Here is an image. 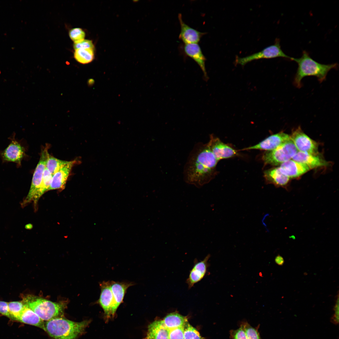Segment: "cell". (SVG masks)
Masks as SVG:
<instances>
[{
  "mask_svg": "<svg viewBox=\"0 0 339 339\" xmlns=\"http://www.w3.org/2000/svg\"><path fill=\"white\" fill-rule=\"evenodd\" d=\"M218 162L207 143H196L184 167L185 181L198 187L207 183L214 176Z\"/></svg>",
  "mask_w": 339,
  "mask_h": 339,
  "instance_id": "6da1fadb",
  "label": "cell"
},
{
  "mask_svg": "<svg viewBox=\"0 0 339 339\" xmlns=\"http://www.w3.org/2000/svg\"><path fill=\"white\" fill-rule=\"evenodd\" d=\"M296 62L298 67L294 77L293 83L297 88L302 86V80L305 77L313 76L316 77L320 82L325 80L328 72L331 69H336L338 65L337 63L323 64L313 59L309 53L304 51L302 55L299 58L292 57L291 60Z\"/></svg>",
  "mask_w": 339,
  "mask_h": 339,
  "instance_id": "7a4b0ae2",
  "label": "cell"
},
{
  "mask_svg": "<svg viewBox=\"0 0 339 339\" xmlns=\"http://www.w3.org/2000/svg\"><path fill=\"white\" fill-rule=\"evenodd\" d=\"M90 322L88 320L77 322L57 318L45 322V331L52 339H77Z\"/></svg>",
  "mask_w": 339,
  "mask_h": 339,
  "instance_id": "3957f363",
  "label": "cell"
},
{
  "mask_svg": "<svg viewBox=\"0 0 339 339\" xmlns=\"http://www.w3.org/2000/svg\"><path fill=\"white\" fill-rule=\"evenodd\" d=\"M22 301L43 321L63 317L66 306L62 302H54L32 295L22 296Z\"/></svg>",
  "mask_w": 339,
  "mask_h": 339,
  "instance_id": "277c9868",
  "label": "cell"
},
{
  "mask_svg": "<svg viewBox=\"0 0 339 339\" xmlns=\"http://www.w3.org/2000/svg\"><path fill=\"white\" fill-rule=\"evenodd\" d=\"M48 153L47 148H45L41 152L40 160L33 175L29 192L22 203V206L23 207L33 202L35 209L38 201L42 196L41 190Z\"/></svg>",
  "mask_w": 339,
  "mask_h": 339,
  "instance_id": "5b68a950",
  "label": "cell"
},
{
  "mask_svg": "<svg viewBox=\"0 0 339 339\" xmlns=\"http://www.w3.org/2000/svg\"><path fill=\"white\" fill-rule=\"evenodd\" d=\"M298 151L291 139L275 149L266 151L262 158L266 164L277 165L292 159Z\"/></svg>",
  "mask_w": 339,
  "mask_h": 339,
  "instance_id": "8992f818",
  "label": "cell"
},
{
  "mask_svg": "<svg viewBox=\"0 0 339 339\" xmlns=\"http://www.w3.org/2000/svg\"><path fill=\"white\" fill-rule=\"evenodd\" d=\"M277 57H282L290 60L292 57L286 54L282 51L280 44V40L278 38L276 39L274 44L268 46L260 51L243 57L237 56L235 62L236 64L243 66L255 60Z\"/></svg>",
  "mask_w": 339,
  "mask_h": 339,
  "instance_id": "52a82bcc",
  "label": "cell"
},
{
  "mask_svg": "<svg viewBox=\"0 0 339 339\" xmlns=\"http://www.w3.org/2000/svg\"><path fill=\"white\" fill-rule=\"evenodd\" d=\"M290 136L298 151L317 155V143L304 133L300 126L293 131Z\"/></svg>",
  "mask_w": 339,
  "mask_h": 339,
  "instance_id": "ba28073f",
  "label": "cell"
},
{
  "mask_svg": "<svg viewBox=\"0 0 339 339\" xmlns=\"http://www.w3.org/2000/svg\"><path fill=\"white\" fill-rule=\"evenodd\" d=\"M100 285L101 293L97 303L103 309L105 319L108 320L114 316L116 311L110 288V281H103Z\"/></svg>",
  "mask_w": 339,
  "mask_h": 339,
  "instance_id": "9c48e42d",
  "label": "cell"
},
{
  "mask_svg": "<svg viewBox=\"0 0 339 339\" xmlns=\"http://www.w3.org/2000/svg\"><path fill=\"white\" fill-rule=\"evenodd\" d=\"M207 143L218 161L232 158L237 154L236 150L212 135L210 136L209 141Z\"/></svg>",
  "mask_w": 339,
  "mask_h": 339,
  "instance_id": "30bf717a",
  "label": "cell"
},
{
  "mask_svg": "<svg viewBox=\"0 0 339 339\" xmlns=\"http://www.w3.org/2000/svg\"><path fill=\"white\" fill-rule=\"evenodd\" d=\"M290 139V136L281 132L271 135L258 144L243 150L259 149L270 151L275 149Z\"/></svg>",
  "mask_w": 339,
  "mask_h": 339,
  "instance_id": "8fae6325",
  "label": "cell"
},
{
  "mask_svg": "<svg viewBox=\"0 0 339 339\" xmlns=\"http://www.w3.org/2000/svg\"><path fill=\"white\" fill-rule=\"evenodd\" d=\"M11 140L10 143L1 153L2 158L3 161L13 162L20 166L25 155L24 148L14 137Z\"/></svg>",
  "mask_w": 339,
  "mask_h": 339,
  "instance_id": "7c38bea8",
  "label": "cell"
},
{
  "mask_svg": "<svg viewBox=\"0 0 339 339\" xmlns=\"http://www.w3.org/2000/svg\"><path fill=\"white\" fill-rule=\"evenodd\" d=\"M180 30L179 38L185 44H198L202 37L206 33L200 32L190 27L183 21L181 13L178 14Z\"/></svg>",
  "mask_w": 339,
  "mask_h": 339,
  "instance_id": "4fadbf2b",
  "label": "cell"
},
{
  "mask_svg": "<svg viewBox=\"0 0 339 339\" xmlns=\"http://www.w3.org/2000/svg\"><path fill=\"white\" fill-rule=\"evenodd\" d=\"M76 163V160L69 162L61 167L52 176L49 191L55 189L63 190L72 168Z\"/></svg>",
  "mask_w": 339,
  "mask_h": 339,
  "instance_id": "5bb4252c",
  "label": "cell"
},
{
  "mask_svg": "<svg viewBox=\"0 0 339 339\" xmlns=\"http://www.w3.org/2000/svg\"><path fill=\"white\" fill-rule=\"evenodd\" d=\"M281 172L289 178L298 177L310 169L304 164L290 159L280 164Z\"/></svg>",
  "mask_w": 339,
  "mask_h": 339,
  "instance_id": "9a60e30c",
  "label": "cell"
},
{
  "mask_svg": "<svg viewBox=\"0 0 339 339\" xmlns=\"http://www.w3.org/2000/svg\"><path fill=\"white\" fill-rule=\"evenodd\" d=\"M210 255L208 254L203 260L195 264L186 280L189 289L200 281L205 276L208 266L207 261Z\"/></svg>",
  "mask_w": 339,
  "mask_h": 339,
  "instance_id": "2e32d148",
  "label": "cell"
},
{
  "mask_svg": "<svg viewBox=\"0 0 339 339\" xmlns=\"http://www.w3.org/2000/svg\"><path fill=\"white\" fill-rule=\"evenodd\" d=\"M184 51L186 55L191 58L198 65L204 77L207 78V75L205 67L206 58L198 44H185Z\"/></svg>",
  "mask_w": 339,
  "mask_h": 339,
  "instance_id": "e0dca14e",
  "label": "cell"
},
{
  "mask_svg": "<svg viewBox=\"0 0 339 339\" xmlns=\"http://www.w3.org/2000/svg\"><path fill=\"white\" fill-rule=\"evenodd\" d=\"M297 162L304 164L310 169L326 166L328 163L317 155L307 153L298 151L292 158Z\"/></svg>",
  "mask_w": 339,
  "mask_h": 339,
  "instance_id": "ac0fdd59",
  "label": "cell"
},
{
  "mask_svg": "<svg viewBox=\"0 0 339 339\" xmlns=\"http://www.w3.org/2000/svg\"><path fill=\"white\" fill-rule=\"evenodd\" d=\"M169 331L163 320H155L148 325L145 339H169Z\"/></svg>",
  "mask_w": 339,
  "mask_h": 339,
  "instance_id": "d6986e66",
  "label": "cell"
},
{
  "mask_svg": "<svg viewBox=\"0 0 339 339\" xmlns=\"http://www.w3.org/2000/svg\"><path fill=\"white\" fill-rule=\"evenodd\" d=\"M131 282L110 281V287L114 299L115 306L117 310L123 302V300L127 288L133 285Z\"/></svg>",
  "mask_w": 339,
  "mask_h": 339,
  "instance_id": "ffe728a7",
  "label": "cell"
},
{
  "mask_svg": "<svg viewBox=\"0 0 339 339\" xmlns=\"http://www.w3.org/2000/svg\"><path fill=\"white\" fill-rule=\"evenodd\" d=\"M17 321L37 327L45 331V322L25 304Z\"/></svg>",
  "mask_w": 339,
  "mask_h": 339,
  "instance_id": "44dd1931",
  "label": "cell"
},
{
  "mask_svg": "<svg viewBox=\"0 0 339 339\" xmlns=\"http://www.w3.org/2000/svg\"><path fill=\"white\" fill-rule=\"evenodd\" d=\"M264 176L267 182L278 187L286 186L290 179L281 172L279 167L265 171Z\"/></svg>",
  "mask_w": 339,
  "mask_h": 339,
  "instance_id": "7402d4cb",
  "label": "cell"
},
{
  "mask_svg": "<svg viewBox=\"0 0 339 339\" xmlns=\"http://www.w3.org/2000/svg\"><path fill=\"white\" fill-rule=\"evenodd\" d=\"M165 326L170 330L184 327L188 323L187 319L176 312L168 314L163 320Z\"/></svg>",
  "mask_w": 339,
  "mask_h": 339,
  "instance_id": "603a6c76",
  "label": "cell"
},
{
  "mask_svg": "<svg viewBox=\"0 0 339 339\" xmlns=\"http://www.w3.org/2000/svg\"><path fill=\"white\" fill-rule=\"evenodd\" d=\"M94 49H79L75 50L74 57L78 62L86 64L91 62L94 57Z\"/></svg>",
  "mask_w": 339,
  "mask_h": 339,
  "instance_id": "cb8c5ba5",
  "label": "cell"
},
{
  "mask_svg": "<svg viewBox=\"0 0 339 339\" xmlns=\"http://www.w3.org/2000/svg\"><path fill=\"white\" fill-rule=\"evenodd\" d=\"M69 161L61 160L47 154L46 163V168L53 175L61 167L67 164Z\"/></svg>",
  "mask_w": 339,
  "mask_h": 339,
  "instance_id": "d4e9b609",
  "label": "cell"
},
{
  "mask_svg": "<svg viewBox=\"0 0 339 339\" xmlns=\"http://www.w3.org/2000/svg\"><path fill=\"white\" fill-rule=\"evenodd\" d=\"M24 306V304L22 301L8 302V309L11 319L17 320Z\"/></svg>",
  "mask_w": 339,
  "mask_h": 339,
  "instance_id": "484cf974",
  "label": "cell"
},
{
  "mask_svg": "<svg viewBox=\"0 0 339 339\" xmlns=\"http://www.w3.org/2000/svg\"><path fill=\"white\" fill-rule=\"evenodd\" d=\"M242 324L246 335L247 339H261L258 329L259 326L254 328L247 322H243Z\"/></svg>",
  "mask_w": 339,
  "mask_h": 339,
  "instance_id": "4316f807",
  "label": "cell"
},
{
  "mask_svg": "<svg viewBox=\"0 0 339 339\" xmlns=\"http://www.w3.org/2000/svg\"><path fill=\"white\" fill-rule=\"evenodd\" d=\"M184 339H202L199 332L188 323L184 327Z\"/></svg>",
  "mask_w": 339,
  "mask_h": 339,
  "instance_id": "83f0119b",
  "label": "cell"
},
{
  "mask_svg": "<svg viewBox=\"0 0 339 339\" xmlns=\"http://www.w3.org/2000/svg\"><path fill=\"white\" fill-rule=\"evenodd\" d=\"M69 35L70 39L74 43H77L84 40L85 34L81 28H76L72 29L69 31Z\"/></svg>",
  "mask_w": 339,
  "mask_h": 339,
  "instance_id": "f1b7e54d",
  "label": "cell"
},
{
  "mask_svg": "<svg viewBox=\"0 0 339 339\" xmlns=\"http://www.w3.org/2000/svg\"><path fill=\"white\" fill-rule=\"evenodd\" d=\"M52 175L46 168L43 173L41 193L42 196L45 192L49 191L52 178Z\"/></svg>",
  "mask_w": 339,
  "mask_h": 339,
  "instance_id": "f546056e",
  "label": "cell"
},
{
  "mask_svg": "<svg viewBox=\"0 0 339 339\" xmlns=\"http://www.w3.org/2000/svg\"><path fill=\"white\" fill-rule=\"evenodd\" d=\"M229 333L232 339H247L244 327L241 323L239 328L231 330Z\"/></svg>",
  "mask_w": 339,
  "mask_h": 339,
  "instance_id": "4dcf8cb0",
  "label": "cell"
},
{
  "mask_svg": "<svg viewBox=\"0 0 339 339\" xmlns=\"http://www.w3.org/2000/svg\"><path fill=\"white\" fill-rule=\"evenodd\" d=\"M169 339H184V327L170 330Z\"/></svg>",
  "mask_w": 339,
  "mask_h": 339,
  "instance_id": "1f68e13d",
  "label": "cell"
},
{
  "mask_svg": "<svg viewBox=\"0 0 339 339\" xmlns=\"http://www.w3.org/2000/svg\"><path fill=\"white\" fill-rule=\"evenodd\" d=\"M73 47L75 50L79 49H94V45L91 40L84 39L79 42L74 43Z\"/></svg>",
  "mask_w": 339,
  "mask_h": 339,
  "instance_id": "d6a6232c",
  "label": "cell"
},
{
  "mask_svg": "<svg viewBox=\"0 0 339 339\" xmlns=\"http://www.w3.org/2000/svg\"><path fill=\"white\" fill-rule=\"evenodd\" d=\"M334 313L331 319V321L333 324L337 325L339 323V302L338 298L334 307Z\"/></svg>",
  "mask_w": 339,
  "mask_h": 339,
  "instance_id": "836d02e7",
  "label": "cell"
},
{
  "mask_svg": "<svg viewBox=\"0 0 339 339\" xmlns=\"http://www.w3.org/2000/svg\"><path fill=\"white\" fill-rule=\"evenodd\" d=\"M0 313L11 319L8 309V302L0 301Z\"/></svg>",
  "mask_w": 339,
  "mask_h": 339,
  "instance_id": "e575fe53",
  "label": "cell"
},
{
  "mask_svg": "<svg viewBox=\"0 0 339 339\" xmlns=\"http://www.w3.org/2000/svg\"><path fill=\"white\" fill-rule=\"evenodd\" d=\"M275 261L276 263L279 266L282 265L284 262L283 258L282 256L279 255L276 257L275 259Z\"/></svg>",
  "mask_w": 339,
  "mask_h": 339,
  "instance_id": "d590c367",
  "label": "cell"
}]
</instances>
